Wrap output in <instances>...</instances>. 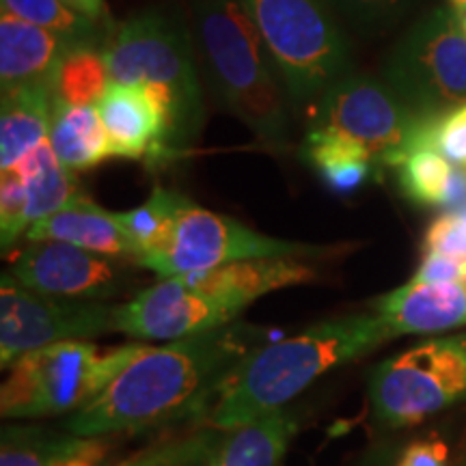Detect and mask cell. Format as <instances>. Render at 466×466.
<instances>
[{"mask_svg": "<svg viewBox=\"0 0 466 466\" xmlns=\"http://www.w3.org/2000/svg\"><path fill=\"white\" fill-rule=\"evenodd\" d=\"M259 337L255 326L231 322L165 346H143L100 398L69 415L66 428L80 436H115L188 415L217 395L233 367L259 348Z\"/></svg>", "mask_w": 466, "mask_h": 466, "instance_id": "6da1fadb", "label": "cell"}, {"mask_svg": "<svg viewBox=\"0 0 466 466\" xmlns=\"http://www.w3.org/2000/svg\"><path fill=\"white\" fill-rule=\"evenodd\" d=\"M389 339V329L371 311L324 319L288 339L255 348L220 384L214 404L203 412V425L231 432L272 415L326 371L365 357Z\"/></svg>", "mask_w": 466, "mask_h": 466, "instance_id": "7a4b0ae2", "label": "cell"}, {"mask_svg": "<svg viewBox=\"0 0 466 466\" xmlns=\"http://www.w3.org/2000/svg\"><path fill=\"white\" fill-rule=\"evenodd\" d=\"M190 31L220 104L268 147H288V86L242 0H190Z\"/></svg>", "mask_w": 466, "mask_h": 466, "instance_id": "3957f363", "label": "cell"}, {"mask_svg": "<svg viewBox=\"0 0 466 466\" xmlns=\"http://www.w3.org/2000/svg\"><path fill=\"white\" fill-rule=\"evenodd\" d=\"M113 83H138L167 110L168 147L182 156L201 137L206 106L197 74L190 22L177 11L151 7L113 26L104 44Z\"/></svg>", "mask_w": 466, "mask_h": 466, "instance_id": "277c9868", "label": "cell"}, {"mask_svg": "<svg viewBox=\"0 0 466 466\" xmlns=\"http://www.w3.org/2000/svg\"><path fill=\"white\" fill-rule=\"evenodd\" d=\"M143 343L100 350L93 341H61L17 357L0 387V415L39 419L74 415L97 400Z\"/></svg>", "mask_w": 466, "mask_h": 466, "instance_id": "5b68a950", "label": "cell"}, {"mask_svg": "<svg viewBox=\"0 0 466 466\" xmlns=\"http://www.w3.org/2000/svg\"><path fill=\"white\" fill-rule=\"evenodd\" d=\"M288 86L291 106L318 104L352 72V50L326 0H242Z\"/></svg>", "mask_w": 466, "mask_h": 466, "instance_id": "8992f818", "label": "cell"}, {"mask_svg": "<svg viewBox=\"0 0 466 466\" xmlns=\"http://www.w3.org/2000/svg\"><path fill=\"white\" fill-rule=\"evenodd\" d=\"M439 119L408 106L384 80L350 72L319 97L311 127L359 143L378 168H398L417 147L434 145Z\"/></svg>", "mask_w": 466, "mask_h": 466, "instance_id": "52a82bcc", "label": "cell"}, {"mask_svg": "<svg viewBox=\"0 0 466 466\" xmlns=\"http://www.w3.org/2000/svg\"><path fill=\"white\" fill-rule=\"evenodd\" d=\"M466 398V333L419 343L384 360L370 380V404L384 428L417 425Z\"/></svg>", "mask_w": 466, "mask_h": 466, "instance_id": "ba28073f", "label": "cell"}, {"mask_svg": "<svg viewBox=\"0 0 466 466\" xmlns=\"http://www.w3.org/2000/svg\"><path fill=\"white\" fill-rule=\"evenodd\" d=\"M408 106L445 115L466 102V33L456 9H436L408 31L382 66Z\"/></svg>", "mask_w": 466, "mask_h": 466, "instance_id": "9c48e42d", "label": "cell"}, {"mask_svg": "<svg viewBox=\"0 0 466 466\" xmlns=\"http://www.w3.org/2000/svg\"><path fill=\"white\" fill-rule=\"evenodd\" d=\"M324 253H339L335 247H311L291 240L264 236L250 229L240 220L188 201L165 247L141 261V268L160 279L209 270L233 261L266 259V258H299L319 259Z\"/></svg>", "mask_w": 466, "mask_h": 466, "instance_id": "30bf717a", "label": "cell"}, {"mask_svg": "<svg viewBox=\"0 0 466 466\" xmlns=\"http://www.w3.org/2000/svg\"><path fill=\"white\" fill-rule=\"evenodd\" d=\"M116 305L39 294L7 272L0 281V360L3 370L31 350L61 341H89L116 333Z\"/></svg>", "mask_w": 466, "mask_h": 466, "instance_id": "8fae6325", "label": "cell"}, {"mask_svg": "<svg viewBox=\"0 0 466 466\" xmlns=\"http://www.w3.org/2000/svg\"><path fill=\"white\" fill-rule=\"evenodd\" d=\"M138 264L56 240H28L7 275L33 291L58 299L110 302L134 289Z\"/></svg>", "mask_w": 466, "mask_h": 466, "instance_id": "7c38bea8", "label": "cell"}, {"mask_svg": "<svg viewBox=\"0 0 466 466\" xmlns=\"http://www.w3.org/2000/svg\"><path fill=\"white\" fill-rule=\"evenodd\" d=\"M244 311L233 302L192 288L182 277L160 279L116 305V333L145 341H175L236 322Z\"/></svg>", "mask_w": 466, "mask_h": 466, "instance_id": "4fadbf2b", "label": "cell"}, {"mask_svg": "<svg viewBox=\"0 0 466 466\" xmlns=\"http://www.w3.org/2000/svg\"><path fill=\"white\" fill-rule=\"evenodd\" d=\"M96 108L113 143L115 158L141 160L151 168L173 160L167 110L147 86L110 83Z\"/></svg>", "mask_w": 466, "mask_h": 466, "instance_id": "5bb4252c", "label": "cell"}, {"mask_svg": "<svg viewBox=\"0 0 466 466\" xmlns=\"http://www.w3.org/2000/svg\"><path fill=\"white\" fill-rule=\"evenodd\" d=\"M376 313L395 339L466 326V288L462 283L410 281L376 300Z\"/></svg>", "mask_w": 466, "mask_h": 466, "instance_id": "9a60e30c", "label": "cell"}, {"mask_svg": "<svg viewBox=\"0 0 466 466\" xmlns=\"http://www.w3.org/2000/svg\"><path fill=\"white\" fill-rule=\"evenodd\" d=\"M25 238L26 240L67 242L91 253L130 259L134 264L141 259V248L121 223L119 212H108L86 195L33 223Z\"/></svg>", "mask_w": 466, "mask_h": 466, "instance_id": "2e32d148", "label": "cell"}, {"mask_svg": "<svg viewBox=\"0 0 466 466\" xmlns=\"http://www.w3.org/2000/svg\"><path fill=\"white\" fill-rule=\"evenodd\" d=\"M192 288L247 309L275 289L318 281V272L299 258H266L233 261L209 270L179 275Z\"/></svg>", "mask_w": 466, "mask_h": 466, "instance_id": "e0dca14e", "label": "cell"}, {"mask_svg": "<svg viewBox=\"0 0 466 466\" xmlns=\"http://www.w3.org/2000/svg\"><path fill=\"white\" fill-rule=\"evenodd\" d=\"M67 39L48 28L20 20L9 11L0 14V89L26 85H55L58 66L72 48Z\"/></svg>", "mask_w": 466, "mask_h": 466, "instance_id": "ac0fdd59", "label": "cell"}, {"mask_svg": "<svg viewBox=\"0 0 466 466\" xmlns=\"http://www.w3.org/2000/svg\"><path fill=\"white\" fill-rule=\"evenodd\" d=\"M113 450L110 436H80L48 428L5 425L0 466H102Z\"/></svg>", "mask_w": 466, "mask_h": 466, "instance_id": "d6986e66", "label": "cell"}, {"mask_svg": "<svg viewBox=\"0 0 466 466\" xmlns=\"http://www.w3.org/2000/svg\"><path fill=\"white\" fill-rule=\"evenodd\" d=\"M55 113V85H26L3 93L0 106V171L15 167L48 141Z\"/></svg>", "mask_w": 466, "mask_h": 466, "instance_id": "ffe728a7", "label": "cell"}, {"mask_svg": "<svg viewBox=\"0 0 466 466\" xmlns=\"http://www.w3.org/2000/svg\"><path fill=\"white\" fill-rule=\"evenodd\" d=\"M299 425L296 412L281 408L258 421L225 432L206 466H281Z\"/></svg>", "mask_w": 466, "mask_h": 466, "instance_id": "44dd1931", "label": "cell"}, {"mask_svg": "<svg viewBox=\"0 0 466 466\" xmlns=\"http://www.w3.org/2000/svg\"><path fill=\"white\" fill-rule=\"evenodd\" d=\"M48 143L63 167L72 173L89 171L115 158L113 143L96 106H67L55 102Z\"/></svg>", "mask_w": 466, "mask_h": 466, "instance_id": "7402d4cb", "label": "cell"}, {"mask_svg": "<svg viewBox=\"0 0 466 466\" xmlns=\"http://www.w3.org/2000/svg\"><path fill=\"white\" fill-rule=\"evenodd\" d=\"M11 168L17 173L22 184L28 229L37 220L50 217L72 201L85 197L74 173L61 165L48 141L39 143L26 158H22Z\"/></svg>", "mask_w": 466, "mask_h": 466, "instance_id": "603a6c76", "label": "cell"}, {"mask_svg": "<svg viewBox=\"0 0 466 466\" xmlns=\"http://www.w3.org/2000/svg\"><path fill=\"white\" fill-rule=\"evenodd\" d=\"M302 156L311 162L326 188L337 195H350L371 179L378 167L365 147L343 134L309 127Z\"/></svg>", "mask_w": 466, "mask_h": 466, "instance_id": "cb8c5ba5", "label": "cell"}, {"mask_svg": "<svg viewBox=\"0 0 466 466\" xmlns=\"http://www.w3.org/2000/svg\"><path fill=\"white\" fill-rule=\"evenodd\" d=\"M104 44H78L67 50L55 78V102L67 106H97L108 85Z\"/></svg>", "mask_w": 466, "mask_h": 466, "instance_id": "d4e9b609", "label": "cell"}, {"mask_svg": "<svg viewBox=\"0 0 466 466\" xmlns=\"http://www.w3.org/2000/svg\"><path fill=\"white\" fill-rule=\"evenodd\" d=\"M188 197L182 195L177 190L168 188H154L151 197L143 206L130 209V212H119L121 223L134 242L141 248V259H138V266L145 258L154 255L156 250L165 247L168 236H171L175 220H177L179 212L188 206Z\"/></svg>", "mask_w": 466, "mask_h": 466, "instance_id": "484cf974", "label": "cell"}, {"mask_svg": "<svg viewBox=\"0 0 466 466\" xmlns=\"http://www.w3.org/2000/svg\"><path fill=\"white\" fill-rule=\"evenodd\" d=\"M451 171V162L432 143L421 145L398 167L400 188L415 206L442 208Z\"/></svg>", "mask_w": 466, "mask_h": 466, "instance_id": "4316f807", "label": "cell"}, {"mask_svg": "<svg viewBox=\"0 0 466 466\" xmlns=\"http://www.w3.org/2000/svg\"><path fill=\"white\" fill-rule=\"evenodd\" d=\"M3 11L20 20L48 28L72 44H106L113 28H104L76 15L61 0H0Z\"/></svg>", "mask_w": 466, "mask_h": 466, "instance_id": "83f0119b", "label": "cell"}, {"mask_svg": "<svg viewBox=\"0 0 466 466\" xmlns=\"http://www.w3.org/2000/svg\"><path fill=\"white\" fill-rule=\"evenodd\" d=\"M343 20L360 31H378L404 14L410 0H326Z\"/></svg>", "mask_w": 466, "mask_h": 466, "instance_id": "f1b7e54d", "label": "cell"}, {"mask_svg": "<svg viewBox=\"0 0 466 466\" xmlns=\"http://www.w3.org/2000/svg\"><path fill=\"white\" fill-rule=\"evenodd\" d=\"M425 253L445 255V258L466 264V206L436 218L423 240Z\"/></svg>", "mask_w": 466, "mask_h": 466, "instance_id": "f546056e", "label": "cell"}, {"mask_svg": "<svg viewBox=\"0 0 466 466\" xmlns=\"http://www.w3.org/2000/svg\"><path fill=\"white\" fill-rule=\"evenodd\" d=\"M434 147L451 165L466 168V102L441 115L434 127Z\"/></svg>", "mask_w": 466, "mask_h": 466, "instance_id": "4dcf8cb0", "label": "cell"}, {"mask_svg": "<svg viewBox=\"0 0 466 466\" xmlns=\"http://www.w3.org/2000/svg\"><path fill=\"white\" fill-rule=\"evenodd\" d=\"M466 272L464 261L445 258V255L425 253L412 281L419 283H462Z\"/></svg>", "mask_w": 466, "mask_h": 466, "instance_id": "1f68e13d", "label": "cell"}, {"mask_svg": "<svg viewBox=\"0 0 466 466\" xmlns=\"http://www.w3.org/2000/svg\"><path fill=\"white\" fill-rule=\"evenodd\" d=\"M395 466H450V450L439 439H421L400 451Z\"/></svg>", "mask_w": 466, "mask_h": 466, "instance_id": "d6a6232c", "label": "cell"}, {"mask_svg": "<svg viewBox=\"0 0 466 466\" xmlns=\"http://www.w3.org/2000/svg\"><path fill=\"white\" fill-rule=\"evenodd\" d=\"M61 3L66 5L69 11H74L76 15L85 17V20L93 22V25L113 28V22L108 20L106 0H61Z\"/></svg>", "mask_w": 466, "mask_h": 466, "instance_id": "836d02e7", "label": "cell"}, {"mask_svg": "<svg viewBox=\"0 0 466 466\" xmlns=\"http://www.w3.org/2000/svg\"><path fill=\"white\" fill-rule=\"evenodd\" d=\"M466 206V168L464 167H453L450 186H447L445 201H442V209L453 212Z\"/></svg>", "mask_w": 466, "mask_h": 466, "instance_id": "e575fe53", "label": "cell"}, {"mask_svg": "<svg viewBox=\"0 0 466 466\" xmlns=\"http://www.w3.org/2000/svg\"><path fill=\"white\" fill-rule=\"evenodd\" d=\"M400 451L395 450L393 445L378 447V450H371L367 456L360 460L359 466H395V460H398Z\"/></svg>", "mask_w": 466, "mask_h": 466, "instance_id": "d590c367", "label": "cell"}, {"mask_svg": "<svg viewBox=\"0 0 466 466\" xmlns=\"http://www.w3.org/2000/svg\"><path fill=\"white\" fill-rule=\"evenodd\" d=\"M451 5H453V9L458 11V14H460V11L466 9V0H451Z\"/></svg>", "mask_w": 466, "mask_h": 466, "instance_id": "8d00e7d4", "label": "cell"}, {"mask_svg": "<svg viewBox=\"0 0 466 466\" xmlns=\"http://www.w3.org/2000/svg\"><path fill=\"white\" fill-rule=\"evenodd\" d=\"M453 466H466V447L462 450V453H460V458L456 460V464Z\"/></svg>", "mask_w": 466, "mask_h": 466, "instance_id": "74e56055", "label": "cell"}, {"mask_svg": "<svg viewBox=\"0 0 466 466\" xmlns=\"http://www.w3.org/2000/svg\"><path fill=\"white\" fill-rule=\"evenodd\" d=\"M460 15V22H462V28H464V33H466V14H458Z\"/></svg>", "mask_w": 466, "mask_h": 466, "instance_id": "f35d334b", "label": "cell"}, {"mask_svg": "<svg viewBox=\"0 0 466 466\" xmlns=\"http://www.w3.org/2000/svg\"><path fill=\"white\" fill-rule=\"evenodd\" d=\"M462 285L466 288V272H464V279H462Z\"/></svg>", "mask_w": 466, "mask_h": 466, "instance_id": "ab89813d", "label": "cell"}, {"mask_svg": "<svg viewBox=\"0 0 466 466\" xmlns=\"http://www.w3.org/2000/svg\"><path fill=\"white\" fill-rule=\"evenodd\" d=\"M460 14H466V9H464V11H460Z\"/></svg>", "mask_w": 466, "mask_h": 466, "instance_id": "60d3db41", "label": "cell"}]
</instances>
